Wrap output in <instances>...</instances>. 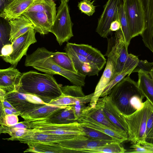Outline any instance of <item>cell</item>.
<instances>
[{
    "label": "cell",
    "mask_w": 153,
    "mask_h": 153,
    "mask_svg": "<svg viewBox=\"0 0 153 153\" xmlns=\"http://www.w3.org/2000/svg\"><path fill=\"white\" fill-rule=\"evenodd\" d=\"M108 95L121 113L130 115L142 108L145 97L138 88L137 82L128 75L112 88Z\"/></svg>",
    "instance_id": "obj_2"
},
{
    "label": "cell",
    "mask_w": 153,
    "mask_h": 153,
    "mask_svg": "<svg viewBox=\"0 0 153 153\" xmlns=\"http://www.w3.org/2000/svg\"><path fill=\"white\" fill-rule=\"evenodd\" d=\"M76 121L83 126L95 129L108 135L120 143L127 140L128 135L127 133L123 131L114 130L89 117L81 116Z\"/></svg>",
    "instance_id": "obj_17"
},
{
    "label": "cell",
    "mask_w": 153,
    "mask_h": 153,
    "mask_svg": "<svg viewBox=\"0 0 153 153\" xmlns=\"http://www.w3.org/2000/svg\"><path fill=\"white\" fill-rule=\"evenodd\" d=\"M35 0H13L0 13L1 18L9 21L22 15Z\"/></svg>",
    "instance_id": "obj_24"
},
{
    "label": "cell",
    "mask_w": 153,
    "mask_h": 153,
    "mask_svg": "<svg viewBox=\"0 0 153 153\" xmlns=\"http://www.w3.org/2000/svg\"><path fill=\"white\" fill-rule=\"evenodd\" d=\"M1 51L0 56L1 57L9 55L12 51L11 44L4 45L2 48Z\"/></svg>",
    "instance_id": "obj_41"
},
{
    "label": "cell",
    "mask_w": 153,
    "mask_h": 153,
    "mask_svg": "<svg viewBox=\"0 0 153 153\" xmlns=\"http://www.w3.org/2000/svg\"><path fill=\"white\" fill-rule=\"evenodd\" d=\"M73 108L76 120L81 116L82 112L85 105V104H79L71 105Z\"/></svg>",
    "instance_id": "obj_40"
},
{
    "label": "cell",
    "mask_w": 153,
    "mask_h": 153,
    "mask_svg": "<svg viewBox=\"0 0 153 153\" xmlns=\"http://www.w3.org/2000/svg\"><path fill=\"white\" fill-rule=\"evenodd\" d=\"M86 137L85 135L81 134L59 135L45 133L27 129L25 134L20 137L4 139L7 140L19 141L21 143L26 144L27 145L42 144L60 146L62 147V143L64 141Z\"/></svg>",
    "instance_id": "obj_6"
},
{
    "label": "cell",
    "mask_w": 153,
    "mask_h": 153,
    "mask_svg": "<svg viewBox=\"0 0 153 153\" xmlns=\"http://www.w3.org/2000/svg\"><path fill=\"white\" fill-rule=\"evenodd\" d=\"M130 148L131 149L126 150V152L132 153H151V152L139 143L132 144Z\"/></svg>",
    "instance_id": "obj_39"
},
{
    "label": "cell",
    "mask_w": 153,
    "mask_h": 153,
    "mask_svg": "<svg viewBox=\"0 0 153 153\" xmlns=\"http://www.w3.org/2000/svg\"><path fill=\"white\" fill-rule=\"evenodd\" d=\"M0 104H1L4 108L10 109L14 108L8 101L5 100L2 102H0Z\"/></svg>",
    "instance_id": "obj_45"
},
{
    "label": "cell",
    "mask_w": 153,
    "mask_h": 153,
    "mask_svg": "<svg viewBox=\"0 0 153 153\" xmlns=\"http://www.w3.org/2000/svg\"><path fill=\"white\" fill-rule=\"evenodd\" d=\"M10 28L8 21L3 19H1L0 23L1 50L4 45L11 44V42L10 40Z\"/></svg>",
    "instance_id": "obj_33"
},
{
    "label": "cell",
    "mask_w": 153,
    "mask_h": 153,
    "mask_svg": "<svg viewBox=\"0 0 153 153\" xmlns=\"http://www.w3.org/2000/svg\"><path fill=\"white\" fill-rule=\"evenodd\" d=\"M123 0H108L98 19L96 32L102 37L107 38L110 34L111 23L118 19V9Z\"/></svg>",
    "instance_id": "obj_13"
},
{
    "label": "cell",
    "mask_w": 153,
    "mask_h": 153,
    "mask_svg": "<svg viewBox=\"0 0 153 153\" xmlns=\"http://www.w3.org/2000/svg\"><path fill=\"white\" fill-rule=\"evenodd\" d=\"M78 7L82 13L91 16L95 12V7L90 0H82L78 3Z\"/></svg>",
    "instance_id": "obj_36"
},
{
    "label": "cell",
    "mask_w": 153,
    "mask_h": 153,
    "mask_svg": "<svg viewBox=\"0 0 153 153\" xmlns=\"http://www.w3.org/2000/svg\"><path fill=\"white\" fill-rule=\"evenodd\" d=\"M74 52L95 64L101 71L106 63V59L97 49L87 44H78L68 42L66 45Z\"/></svg>",
    "instance_id": "obj_15"
},
{
    "label": "cell",
    "mask_w": 153,
    "mask_h": 153,
    "mask_svg": "<svg viewBox=\"0 0 153 153\" xmlns=\"http://www.w3.org/2000/svg\"><path fill=\"white\" fill-rule=\"evenodd\" d=\"M104 104L103 97L99 98L94 107H91L89 105L88 106H85L82 111L81 116L89 117L114 130L122 131L113 124L105 115L103 111Z\"/></svg>",
    "instance_id": "obj_23"
},
{
    "label": "cell",
    "mask_w": 153,
    "mask_h": 153,
    "mask_svg": "<svg viewBox=\"0 0 153 153\" xmlns=\"http://www.w3.org/2000/svg\"><path fill=\"white\" fill-rule=\"evenodd\" d=\"M82 126L85 136L88 139L98 140H114L118 142L112 137L97 130Z\"/></svg>",
    "instance_id": "obj_34"
},
{
    "label": "cell",
    "mask_w": 153,
    "mask_h": 153,
    "mask_svg": "<svg viewBox=\"0 0 153 153\" xmlns=\"http://www.w3.org/2000/svg\"><path fill=\"white\" fill-rule=\"evenodd\" d=\"M151 77L153 79V62H152L151 68L149 73Z\"/></svg>",
    "instance_id": "obj_47"
},
{
    "label": "cell",
    "mask_w": 153,
    "mask_h": 153,
    "mask_svg": "<svg viewBox=\"0 0 153 153\" xmlns=\"http://www.w3.org/2000/svg\"><path fill=\"white\" fill-rule=\"evenodd\" d=\"M26 122L27 129L45 133L59 135H85L82 126L77 121L64 124L52 123L42 120Z\"/></svg>",
    "instance_id": "obj_8"
},
{
    "label": "cell",
    "mask_w": 153,
    "mask_h": 153,
    "mask_svg": "<svg viewBox=\"0 0 153 153\" xmlns=\"http://www.w3.org/2000/svg\"><path fill=\"white\" fill-rule=\"evenodd\" d=\"M153 111V105L146 99L142 108L130 115L123 114L128 129L127 140L132 144L146 142V123Z\"/></svg>",
    "instance_id": "obj_5"
},
{
    "label": "cell",
    "mask_w": 153,
    "mask_h": 153,
    "mask_svg": "<svg viewBox=\"0 0 153 153\" xmlns=\"http://www.w3.org/2000/svg\"><path fill=\"white\" fill-rule=\"evenodd\" d=\"M64 50L71 59L77 72L86 76L98 75L100 70L95 64L76 53L66 45Z\"/></svg>",
    "instance_id": "obj_14"
},
{
    "label": "cell",
    "mask_w": 153,
    "mask_h": 153,
    "mask_svg": "<svg viewBox=\"0 0 153 153\" xmlns=\"http://www.w3.org/2000/svg\"><path fill=\"white\" fill-rule=\"evenodd\" d=\"M10 28V40L12 43L17 38L32 29L34 26L30 21L23 15L8 21Z\"/></svg>",
    "instance_id": "obj_26"
},
{
    "label": "cell",
    "mask_w": 153,
    "mask_h": 153,
    "mask_svg": "<svg viewBox=\"0 0 153 153\" xmlns=\"http://www.w3.org/2000/svg\"><path fill=\"white\" fill-rule=\"evenodd\" d=\"M141 0L145 22V29L141 35L145 45L153 53V0Z\"/></svg>",
    "instance_id": "obj_18"
},
{
    "label": "cell",
    "mask_w": 153,
    "mask_h": 153,
    "mask_svg": "<svg viewBox=\"0 0 153 153\" xmlns=\"http://www.w3.org/2000/svg\"><path fill=\"white\" fill-rule=\"evenodd\" d=\"M42 120L51 123L57 124H68L76 121L71 105L61 109L47 118Z\"/></svg>",
    "instance_id": "obj_28"
},
{
    "label": "cell",
    "mask_w": 153,
    "mask_h": 153,
    "mask_svg": "<svg viewBox=\"0 0 153 153\" xmlns=\"http://www.w3.org/2000/svg\"><path fill=\"white\" fill-rule=\"evenodd\" d=\"M141 145L149 150L151 153H153V143H148L146 141Z\"/></svg>",
    "instance_id": "obj_44"
},
{
    "label": "cell",
    "mask_w": 153,
    "mask_h": 153,
    "mask_svg": "<svg viewBox=\"0 0 153 153\" xmlns=\"http://www.w3.org/2000/svg\"><path fill=\"white\" fill-rule=\"evenodd\" d=\"M6 93L3 90L0 89V102H2L5 100V97Z\"/></svg>",
    "instance_id": "obj_46"
},
{
    "label": "cell",
    "mask_w": 153,
    "mask_h": 153,
    "mask_svg": "<svg viewBox=\"0 0 153 153\" xmlns=\"http://www.w3.org/2000/svg\"><path fill=\"white\" fill-rule=\"evenodd\" d=\"M52 75L33 71L22 74L18 91L35 95L49 104L62 94V86Z\"/></svg>",
    "instance_id": "obj_1"
},
{
    "label": "cell",
    "mask_w": 153,
    "mask_h": 153,
    "mask_svg": "<svg viewBox=\"0 0 153 153\" xmlns=\"http://www.w3.org/2000/svg\"><path fill=\"white\" fill-rule=\"evenodd\" d=\"M15 67L0 70V89L6 93L18 91L22 74Z\"/></svg>",
    "instance_id": "obj_21"
},
{
    "label": "cell",
    "mask_w": 153,
    "mask_h": 153,
    "mask_svg": "<svg viewBox=\"0 0 153 153\" xmlns=\"http://www.w3.org/2000/svg\"><path fill=\"white\" fill-rule=\"evenodd\" d=\"M130 33L132 38L141 35L145 29L144 12L141 0H123Z\"/></svg>",
    "instance_id": "obj_10"
},
{
    "label": "cell",
    "mask_w": 153,
    "mask_h": 153,
    "mask_svg": "<svg viewBox=\"0 0 153 153\" xmlns=\"http://www.w3.org/2000/svg\"><path fill=\"white\" fill-rule=\"evenodd\" d=\"M36 32L34 29H32L13 40L11 44V53L8 55L1 56L3 60L16 67L22 57L27 55L30 45L37 42Z\"/></svg>",
    "instance_id": "obj_11"
},
{
    "label": "cell",
    "mask_w": 153,
    "mask_h": 153,
    "mask_svg": "<svg viewBox=\"0 0 153 153\" xmlns=\"http://www.w3.org/2000/svg\"><path fill=\"white\" fill-rule=\"evenodd\" d=\"M145 140L148 143H153V111L147 121Z\"/></svg>",
    "instance_id": "obj_37"
},
{
    "label": "cell",
    "mask_w": 153,
    "mask_h": 153,
    "mask_svg": "<svg viewBox=\"0 0 153 153\" xmlns=\"http://www.w3.org/2000/svg\"><path fill=\"white\" fill-rule=\"evenodd\" d=\"M52 52L44 47L38 48L31 54L26 55L25 65L53 75L63 76L75 85L84 86L86 76L64 69L57 65L52 59Z\"/></svg>",
    "instance_id": "obj_3"
},
{
    "label": "cell",
    "mask_w": 153,
    "mask_h": 153,
    "mask_svg": "<svg viewBox=\"0 0 153 153\" xmlns=\"http://www.w3.org/2000/svg\"><path fill=\"white\" fill-rule=\"evenodd\" d=\"M103 97V111L106 117L118 129L128 133V129L124 115L120 111L109 95Z\"/></svg>",
    "instance_id": "obj_16"
},
{
    "label": "cell",
    "mask_w": 153,
    "mask_h": 153,
    "mask_svg": "<svg viewBox=\"0 0 153 153\" xmlns=\"http://www.w3.org/2000/svg\"><path fill=\"white\" fill-rule=\"evenodd\" d=\"M126 150L121 143L114 142L93 148L81 150L79 153H124Z\"/></svg>",
    "instance_id": "obj_30"
},
{
    "label": "cell",
    "mask_w": 153,
    "mask_h": 153,
    "mask_svg": "<svg viewBox=\"0 0 153 153\" xmlns=\"http://www.w3.org/2000/svg\"><path fill=\"white\" fill-rule=\"evenodd\" d=\"M138 73L137 86L143 96L153 105V79L149 73L140 69Z\"/></svg>",
    "instance_id": "obj_27"
},
{
    "label": "cell",
    "mask_w": 153,
    "mask_h": 153,
    "mask_svg": "<svg viewBox=\"0 0 153 153\" xmlns=\"http://www.w3.org/2000/svg\"><path fill=\"white\" fill-rule=\"evenodd\" d=\"M121 29L116 31L114 37L109 39L108 49L105 56L109 57L116 65L117 75L123 70L129 56Z\"/></svg>",
    "instance_id": "obj_9"
},
{
    "label": "cell",
    "mask_w": 153,
    "mask_h": 153,
    "mask_svg": "<svg viewBox=\"0 0 153 153\" xmlns=\"http://www.w3.org/2000/svg\"><path fill=\"white\" fill-rule=\"evenodd\" d=\"M118 18L120 24V29L128 47L132 38L130 33L128 21L125 12L123 2L118 8Z\"/></svg>",
    "instance_id": "obj_31"
},
{
    "label": "cell",
    "mask_w": 153,
    "mask_h": 153,
    "mask_svg": "<svg viewBox=\"0 0 153 153\" xmlns=\"http://www.w3.org/2000/svg\"><path fill=\"white\" fill-rule=\"evenodd\" d=\"M51 57L53 60L60 67L72 72L78 73L74 67L71 59L66 52H52Z\"/></svg>",
    "instance_id": "obj_32"
},
{
    "label": "cell",
    "mask_w": 153,
    "mask_h": 153,
    "mask_svg": "<svg viewBox=\"0 0 153 153\" xmlns=\"http://www.w3.org/2000/svg\"><path fill=\"white\" fill-rule=\"evenodd\" d=\"M139 59L137 56L129 54L122 71L117 74L114 79L103 89L100 97L108 95L112 88L116 84L121 81L127 75H130L137 65Z\"/></svg>",
    "instance_id": "obj_25"
},
{
    "label": "cell",
    "mask_w": 153,
    "mask_h": 153,
    "mask_svg": "<svg viewBox=\"0 0 153 153\" xmlns=\"http://www.w3.org/2000/svg\"><path fill=\"white\" fill-rule=\"evenodd\" d=\"M82 86L76 85L61 86L63 94L77 97H83L85 96L82 91Z\"/></svg>",
    "instance_id": "obj_35"
},
{
    "label": "cell",
    "mask_w": 153,
    "mask_h": 153,
    "mask_svg": "<svg viewBox=\"0 0 153 153\" xmlns=\"http://www.w3.org/2000/svg\"><path fill=\"white\" fill-rule=\"evenodd\" d=\"M13 0H0V11L1 12Z\"/></svg>",
    "instance_id": "obj_43"
},
{
    "label": "cell",
    "mask_w": 153,
    "mask_h": 153,
    "mask_svg": "<svg viewBox=\"0 0 153 153\" xmlns=\"http://www.w3.org/2000/svg\"><path fill=\"white\" fill-rule=\"evenodd\" d=\"M56 14L53 0H35L22 15L32 23L36 32L44 35L50 32Z\"/></svg>",
    "instance_id": "obj_4"
},
{
    "label": "cell",
    "mask_w": 153,
    "mask_h": 153,
    "mask_svg": "<svg viewBox=\"0 0 153 153\" xmlns=\"http://www.w3.org/2000/svg\"><path fill=\"white\" fill-rule=\"evenodd\" d=\"M114 142L117 141L95 140L86 137L65 141L62 143V147L63 153H79V151L81 150L93 148Z\"/></svg>",
    "instance_id": "obj_19"
},
{
    "label": "cell",
    "mask_w": 153,
    "mask_h": 153,
    "mask_svg": "<svg viewBox=\"0 0 153 153\" xmlns=\"http://www.w3.org/2000/svg\"><path fill=\"white\" fill-rule=\"evenodd\" d=\"M68 106H59L46 104L25 111L20 116L27 122L45 119L61 109Z\"/></svg>",
    "instance_id": "obj_22"
},
{
    "label": "cell",
    "mask_w": 153,
    "mask_h": 153,
    "mask_svg": "<svg viewBox=\"0 0 153 153\" xmlns=\"http://www.w3.org/2000/svg\"><path fill=\"white\" fill-rule=\"evenodd\" d=\"M117 75L116 65L114 61L108 57L106 66L103 74L97 85L94 95L89 105L94 107L100 97L104 88L109 84Z\"/></svg>",
    "instance_id": "obj_20"
},
{
    "label": "cell",
    "mask_w": 153,
    "mask_h": 153,
    "mask_svg": "<svg viewBox=\"0 0 153 153\" xmlns=\"http://www.w3.org/2000/svg\"><path fill=\"white\" fill-rule=\"evenodd\" d=\"M69 0L61 1L53 24L50 31V32L55 35L60 45L65 42H68L74 36L73 24L71 20L68 5Z\"/></svg>",
    "instance_id": "obj_7"
},
{
    "label": "cell",
    "mask_w": 153,
    "mask_h": 153,
    "mask_svg": "<svg viewBox=\"0 0 153 153\" xmlns=\"http://www.w3.org/2000/svg\"><path fill=\"white\" fill-rule=\"evenodd\" d=\"M94 95V93L81 97H77L66 95H62L52 100L49 104L54 105L69 106L74 104H86L91 102Z\"/></svg>",
    "instance_id": "obj_29"
},
{
    "label": "cell",
    "mask_w": 153,
    "mask_h": 153,
    "mask_svg": "<svg viewBox=\"0 0 153 153\" xmlns=\"http://www.w3.org/2000/svg\"></svg>",
    "instance_id": "obj_48"
},
{
    "label": "cell",
    "mask_w": 153,
    "mask_h": 153,
    "mask_svg": "<svg viewBox=\"0 0 153 153\" xmlns=\"http://www.w3.org/2000/svg\"><path fill=\"white\" fill-rule=\"evenodd\" d=\"M5 100L8 101L20 113L46 104L37 96L15 91L6 93Z\"/></svg>",
    "instance_id": "obj_12"
},
{
    "label": "cell",
    "mask_w": 153,
    "mask_h": 153,
    "mask_svg": "<svg viewBox=\"0 0 153 153\" xmlns=\"http://www.w3.org/2000/svg\"><path fill=\"white\" fill-rule=\"evenodd\" d=\"M18 116L15 114L5 115L3 117L0 118V125L11 126L16 125L18 123Z\"/></svg>",
    "instance_id": "obj_38"
},
{
    "label": "cell",
    "mask_w": 153,
    "mask_h": 153,
    "mask_svg": "<svg viewBox=\"0 0 153 153\" xmlns=\"http://www.w3.org/2000/svg\"><path fill=\"white\" fill-rule=\"evenodd\" d=\"M120 22L118 19L113 22L110 25V29L111 31H116L120 28Z\"/></svg>",
    "instance_id": "obj_42"
}]
</instances>
